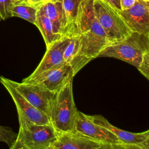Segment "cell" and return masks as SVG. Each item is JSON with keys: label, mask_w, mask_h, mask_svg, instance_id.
<instances>
[{"label": "cell", "mask_w": 149, "mask_h": 149, "mask_svg": "<svg viewBox=\"0 0 149 149\" xmlns=\"http://www.w3.org/2000/svg\"><path fill=\"white\" fill-rule=\"evenodd\" d=\"M76 27L81 53L90 60L98 57L103 49L112 44L95 15L93 0L80 2Z\"/></svg>", "instance_id": "6da1fadb"}, {"label": "cell", "mask_w": 149, "mask_h": 149, "mask_svg": "<svg viewBox=\"0 0 149 149\" xmlns=\"http://www.w3.org/2000/svg\"><path fill=\"white\" fill-rule=\"evenodd\" d=\"M72 80L54 93L51 102L49 119L58 134L74 131L77 109L73 99Z\"/></svg>", "instance_id": "7a4b0ae2"}, {"label": "cell", "mask_w": 149, "mask_h": 149, "mask_svg": "<svg viewBox=\"0 0 149 149\" xmlns=\"http://www.w3.org/2000/svg\"><path fill=\"white\" fill-rule=\"evenodd\" d=\"M149 51V35L132 32L125 39L103 49L98 56L115 58L139 68L144 55Z\"/></svg>", "instance_id": "3957f363"}, {"label": "cell", "mask_w": 149, "mask_h": 149, "mask_svg": "<svg viewBox=\"0 0 149 149\" xmlns=\"http://www.w3.org/2000/svg\"><path fill=\"white\" fill-rule=\"evenodd\" d=\"M19 130L10 149H49L58 133L53 126L38 125L27 120H19Z\"/></svg>", "instance_id": "277c9868"}, {"label": "cell", "mask_w": 149, "mask_h": 149, "mask_svg": "<svg viewBox=\"0 0 149 149\" xmlns=\"http://www.w3.org/2000/svg\"><path fill=\"white\" fill-rule=\"evenodd\" d=\"M95 15L111 43L121 41L131 33L118 11L102 0H93Z\"/></svg>", "instance_id": "5b68a950"}, {"label": "cell", "mask_w": 149, "mask_h": 149, "mask_svg": "<svg viewBox=\"0 0 149 149\" xmlns=\"http://www.w3.org/2000/svg\"><path fill=\"white\" fill-rule=\"evenodd\" d=\"M0 82L10 95L17 109L19 120H27L38 125H50L47 115L27 101L9 82L8 79L1 76Z\"/></svg>", "instance_id": "8992f818"}, {"label": "cell", "mask_w": 149, "mask_h": 149, "mask_svg": "<svg viewBox=\"0 0 149 149\" xmlns=\"http://www.w3.org/2000/svg\"><path fill=\"white\" fill-rule=\"evenodd\" d=\"M73 132L80 133L97 141L120 146L123 149H129L112 132L93 122L87 118L86 114L79 111L77 112L74 120Z\"/></svg>", "instance_id": "52a82bcc"}, {"label": "cell", "mask_w": 149, "mask_h": 149, "mask_svg": "<svg viewBox=\"0 0 149 149\" xmlns=\"http://www.w3.org/2000/svg\"><path fill=\"white\" fill-rule=\"evenodd\" d=\"M9 82L31 105L45 113L49 118L50 105L54 93L36 83H18L10 79Z\"/></svg>", "instance_id": "ba28073f"}, {"label": "cell", "mask_w": 149, "mask_h": 149, "mask_svg": "<svg viewBox=\"0 0 149 149\" xmlns=\"http://www.w3.org/2000/svg\"><path fill=\"white\" fill-rule=\"evenodd\" d=\"M123 149L120 146L94 140L76 132L58 134L56 140L49 149Z\"/></svg>", "instance_id": "9c48e42d"}, {"label": "cell", "mask_w": 149, "mask_h": 149, "mask_svg": "<svg viewBox=\"0 0 149 149\" xmlns=\"http://www.w3.org/2000/svg\"><path fill=\"white\" fill-rule=\"evenodd\" d=\"M74 76V74L70 65L64 62L47 69L31 79L22 82L38 84L49 91L55 93Z\"/></svg>", "instance_id": "30bf717a"}, {"label": "cell", "mask_w": 149, "mask_h": 149, "mask_svg": "<svg viewBox=\"0 0 149 149\" xmlns=\"http://www.w3.org/2000/svg\"><path fill=\"white\" fill-rule=\"evenodd\" d=\"M86 115L93 122L104 127L112 132L129 149L149 148V130H146L141 133H132L120 129L113 126L107 119L100 115Z\"/></svg>", "instance_id": "8fae6325"}, {"label": "cell", "mask_w": 149, "mask_h": 149, "mask_svg": "<svg viewBox=\"0 0 149 149\" xmlns=\"http://www.w3.org/2000/svg\"><path fill=\"white\" fill-rule=\"evenodd\" d=\"M118 13L132 32L149 35V2L136 0L131 8Z\"/></svg>", "instance_id": "7c38bea8"}, {"label": "cell", "mask_w": 149, "mask_h": 149, "mask_svg": "<svg viewBox=\"0 0 149 149\" xmlns=\"http://www.w3.org/2000/svg\"><path fill=\"white\" fill-rule=\"evenodd\" d=\"M69 38V34H66L55 41L47 48L46 52L36 69L29 76L24 79L22 81L31 79L47 69L64 63L63 52Z\"/></svg>", "instance_id": "4fadbf2b"}, {"label": "cell", "mask_w": 149, "mask_h": 149, "mask_svg": "<svg viewBox=\"0 0 149 149\" xmlns=\"http://www.w3.org/2000/svg\"><path fill=\"white\" fill-rule=\"evenodd\" d=\"M69 40L63 52V59L72 67L74 75L91 60L81 51V42L77 30L70 34Z\"/></svg>", "instance_id": "5bb4252c"}, {"label": "cell", "mask_w": 149, "mask_h": 149, "mask_svg": "<svg viewBox=\"0 0 149 149\" xmlns=\"http://www.w3.org/2000/svg\"><path fill=\"white\" fill-rule=\"evenodd\" d=\"M45 11L50 20L54 33L59 37L65 35L66 22L62 8V0L51 1L44 5Z\"/></svg>", "instance_id": "9a60e30c"}, {"label": "cell", "mask_w": 149, "mask_h": 149, "mask_svg": "<svg viewBox=\"0 0 149 149\" xmlns=\"http://www.w3.org/2000/svg\"><path fill=\"white\" fill-rule=\"evenodd\" d=\"M35 25L43 37L46 48H48L55 41L61 38L54 33L52 23L46 15L44 5L37 8Z\"/></svg>", "instance_id": "2e32d148"}, {"label": "cell", "mask_w": 149, "mask_h": 149, "mask_svg": "<svg viewBox=\"0 0 149 149\" xmlns=\"http://www.w3.org/2000/svg\"><path fill=\"white\" fill-rule=\"evenodd\" d=\"M80 1L79 0H62V8L66 22L65 35L77 31L76 21Z\"/></svg>", "instance_id": "e0dca14e"}, {"label": "cell", "mask_w": 149, "mask_h": 149, "mask_svg": "<svg viewBox=\"0 0 149 149\" xmlns=\"http://www.w3.org/2000/svg\"><path fill=\"white\" fill-rule=\"evenodd\" d=\"M37 9L30 5H13L10 9L11 17L23 19L35 25Z\"/></svg>", "instance_id": "ac0fdd59"}, {"label": "cell", "mask_w": 149, "mask_h": 149, "mask_svg": "<svg viewBox=\"0 0 149 149\" xmlns=\"http://www.w3.org/2000/svg\"><path fill=\"white\" fill-rule=\"evenodd\" d=\"M17 136V133L7 126L0 125V141L5 143L10 148L15 143Z\"/></svg>", "instance_id": "d6986e66"}, {"label": "cell", "mask_w": 149, "mask_h": 149, "mask_svg": "<svg viewBox=\"0 0 149 149\" xmlns=\"http://www.w3.org/2000/svg\"><path fill=\"white\" fill-rule=\"evenodd\" d=\"M10 0H0V20H5L10 16L12 7Z\"/></svg>", "instance_id": "ffe728a7"}, {"label": "cell", "mask_w": 149, "mask_h": 149, "mask_svg": "<svg viewBox=\"0 0 149 149\" xmlns=\"http://www.w3.org/2000/svg\"><path fill=\"white\" fill-rule=\"evenodd\" d=\"M137 69L144 77L149 79V51L144 55Z\"/></svg>", "instance_id": "44dd1931"}, {"label": "cell", "mask_w": 149, "mask_h": 149, "mask_svg": "<svg viewBox=\"0 0 149 149\" xmlns=\"http://www.w3.org/2000/svg\"><path fill=\"white\" fill-rule=\"evenodd\" d=\"M136 0H120L121 10L127 9L133 6Z\"/></svg>", "instance_id": "7402d4cb"}, {"label": "cell", "mask_w": 149, "mask_h": 149, "mask_svg": "<svg viewBox=\"0 0 149 149\" xmlns=\"http://www.w3.org/2000/svg\"><path fill=\"white\" fill-rule=\"evenodd\" d=\"M51 1L52 0H30V5L37 9Z\"/></svg>", "instance_id": "603a6c76"}, {"label": "cell", "mask_w": 149, "mask_h": 149, "mask_svg": "<svg viewBox=\"0 0 149 149\" xmlns=\"http://www.w3.org/2000/svg\"><path fill=\"white\" fill-rule=\"evenodd\" d=\"M118 11L121 10L120 0H102Z\"/></svg>", "instance_id": "cb8c5ba5"}, {"label": "cell", "mask_w": 149, "mask_h": 149, "mask_svg": "<svg viewBox=\"0 0 149 149\" xmlns=\"http://www.w3.org/2000/svg\"><path fill=\"white\" fill-rule=\"evenodd\" d=\"M30 0H10L12 5H30Z\"/></svg>", "instance_id": "d4e9b609"}, {"label": "cell", "mask_w": 149, "mask_h": 149, "mask_svg": "<svg viewBox=\"0 0 149 149\" xmlns=\"http://www.w3.org/2000/svg\"><path fill=\"white\" fill-rule=\"evenodd\" d=\"M145 2H149V0H141Z\"/></svg>", "instance_id": "484cf974"}, {"label": "cell", "mask_w": 149, "mask_h": 149, "mask_svg": "<svg viewBox=\"0 0 149 149\" xmlns=\"http://www.w3.org/2000/svg\"><path fill=\"white\" fill-rule=\"evenodd\" d=\"M80 2H81V1H84V0H79Z\"/></svg>", "instance_id": "4316f807"}, {"label": "cell", "mask_w": 149, "mask_h": 149, "mask_svg": "<svg viewBox=\"0 0 149 149\" xmlns=\"http://www.w3.org/2000/svg\"><path fill=\"white\" fill-rule=\"evenodd\" d=\"M58 1V0H52V1Z\"/></svg>", "instance_id": "83f0119b"}]
</instances>
